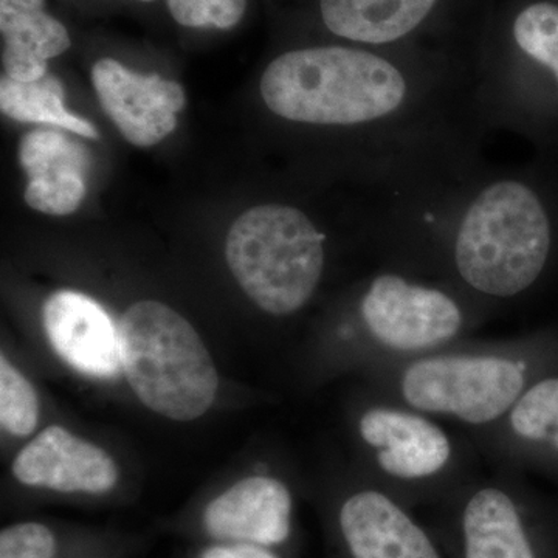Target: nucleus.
Returning a JSON list of instances; mask_svg holds the SVG:
<instances>
[{
    "mask_svg": "<svg viewBox=\"0 0 558 558\" xmlns=\"http://www.w3.org/2000/svg\"><path fill=\"white\" fill-rule=\"evenodd\" d=\"M439 0H319L326 28L359 46H392L428 20Z\"/></svg>",
    "mask_w": 558,
    "mask_h": 558,
    "instance_id": "nucleus-15",
    "label": "nucleus"
},
{
    "mask_svg": "<svg viewBox=\"0 0 558 558\" xmlns=\"http://www.w3.org/2000/svg\"><path fill=\"white\" fill-rule=\"evenodd\" d=\"M178 24L189 28L236 27L247 10V0H167Z\"/></svg>",
    "mask_w": 558,
    "mask_h": 558,
    "instance_id": "nucleus-21",
    "label": "nucleus"
},
{
    "mask_svg": "<svg viewBox=\"0 0 558 558\" xmlns=\"http://www.w3.org/2000/svg\"><path fill=\"white\" fill-rule=\"evenodd\" d=\"M333 524L340 558H446L427 529L377 488L341 499Z\"/></svg>",
    "mask_w": 558,
    "mask_h": 558,
    "instance_id": "nucleus-7",
    "label": "nucleus"
},
{
    "mask_svg": "<svg viewBox=\"0 0 558 558\" xmlns=\"http://www.w3.org/2000/svg\"><path fill=\"white\" fill-rule=\"evenodd\" d=\"M360 317L371 339L398 352H421L457 339L465 315L447 290L380 271L360 300Z\"/></svg>",
    "mask_w": 558,
    "mask_h": 558,
    "instance_id": "nucleus-5",
    "label": "nucleus"
},
{
    "mask_svg": "<svg viewBox=\"0 0 558 558\" xmlns=\"http://www.w3.org/2000/svg\"><path fill=\"white\" fill-rule=\"evenodd\" d=\"M0 558H64V546L49 524L21 521L0 532Z\"/></svg>",
    "mask_w": 558,
    "mask_h": 558,
    "instance_id": "nucleus-20",
    "label": "nucleus"
},
{
    "mask_svg": "<svg viewBox=\"0 0 558 558\" xmlns=\"http://www.w3.org/2000/svg\"><path fill=\"white\" fill-rule=\"evenodd\" d=\"M513 436L539 461L558 469V371L532 381L509 411Z\"/></svg>",
    "mask_w": 558,
    "mask_h": 558,
    "instance_id": "nucleus-17",
    "label": "nucleus"
},
{
    "mask_svg": "<svg viewBox=\"0 0 558 558\" xmlns=\"http://www.w3.org/2000/svg\"><path fill=\"white\" fill-rule=\"evenodd\" d=\"M414 227H442L451 266L484 299L510 300L537 284L553 253L548 209L517 172L480 168L475 150L417 201Z\"/></svg>",
    "mask_w": 558,
    "mask_h": 558,
    "instance_id": "nucleus-1",
    "label": "nucleus"
},
{
    "mask_svg": "<svg viewBox=\"0 0 558 558\" xmlns=\"http://www.w3.org/2000/svg\"><path fill=\"white\" fill-rule=\"evenodd\" d=\"M20 163L27 172L25 202L36 211L69 216L86 196L90 154L75 137L35 130L21 140Z\"/></svg>",
    "mask_w": 558,
    "mask_h": 558,
    "instance_id": "nucleus-13",
    "label": "nucleus"
},
{
    "mask_svg": "<svg viewBox=\"0 0 558 558\" xmlns=\"http://www.w3.org/2000/svg\"><path fill=\"white\" fill-rule=\"evenodd\" d=\"M512 38L521 57L550 73L558 87V5L537 2L521 10Z\"/></svg>",
    "mask_w": 558,
    "mask_h": 558,
    "instance_id": "nucleus-18",
    "label": "nucleus"
},
{
    "mask_svg": "<svg viewBox=\"0 0 558 558\" xmlns=\"http://www.w3.org/2000/svg\"><path fill=\"white\" fill-rule=\"evenodd\" d=\"M92 84L106 116L132 145L149 148L178 128L185 92L175 81L142 75L102 58L92 69Z\"/></svg>",
    "mask_w": 558,
    "mask_h": 558,
    "instance_id": "nucleus-8",
    "label": "nucleus"
},
{
    "mask_svg": "<svg viewBox=\"0 0 558 558\" xmlns=\"http://www.w3.org/2000/svg\"><path fill=\"white\" fill-rule=\"evenodd\" d=\"M138 2H154V0H138Z\"/></svg>",
    "mask_w": 558,
    "mask_h": 558,
    "instance_id": "nucleus-23",
    "label": "nucleus"
},
{
    "mask_svg": "<svg viewBox=\"0 0 558 558\" xmlns=\"http://www.w3.org/2000/svg\"><path fill=\"white\" fill-rule=\"evenodd\" d=\"M43 322L51 348L73 369L97 379L120 373L119 329L90 296L73 290L53 293L44 304Z\"/></svg>",
    "mask_w": 558,
    "mask_h": 558,
    "instance_id": "nucleus-12",
    "label": "nucleus"
},
{
    "mask_svg": "<svg viewBox=\"0 0 558 558\" xmlns=\"http://www.w3.org/2000/svg\"><path fill=\"white\" fill-rule=\"evenodd\" d=\"M359 432L381 472L400 483L432 480L453 454L447 433L413 411L376 407L360 417Z\"/></svg>",
    "mask_w": 558,
    "mask_h": 558,
    "instance_id": "nucleus-11",
    "label": "nucleus"
},
{
    "mask_svg": "<svg viewBox=\"0 0 558 558\" xmlns=\"http://www.w3.org/2000/svg\"><path fill=\"white\" fill-rule=\"evenodd\" d=\"M202 558H279L274 550L253 545L215 546Z\"/></svg>",
    "mask_w": 558,
    "mask_h": 558,
    "instance_id": "nucleus-22",
    "label": "nucleus"
},
{
    "mask_svg": "<svg viewBox=\"0 0 558 558\" xmlns=\"http://www.w3.org/2000/svg\"><path fill=\"white\" fill-rule=\"evenodd\" d=\"M453 524L454 558H556L535 509L499 486L470 494Z\"/></svg>",
    "mask_w": 558,
    "mask_h": 558,
    "instance_id": "nucleus-6",
    "label": "nucleus"
},
{
    "mask_svg": "<svg viewBox=\"0 0 558 558\" xmlns=\"http://www.w3.org/2000/svg\"><path fill=\"white\" fill-rule=\"evenodd\" d=\"M5 76L31 83L47 75V62L70 47L68 28L46 11V0H0Z\"/></svg>",
    "mask_w": 558,
    "mask_h": 558,
    "instance_id": "nucleus-14",
    "label": "nucleus"
},
{
    "mask_svg": "<svg viewBox=\"0 0 558 558\" xmlns=\"http://www.w3.org/2000/svg\"><path fill=\"white\" fill-rule=\"evenodd\" d=\"M119 336L121 371L149 410L180 422L207 413L218 371L189 319L159 301H140L121 317Z\"/></svg>",
    "mask_w": 558,
    "mask_h": 558,
    "instance_id": "nucleus-2",
    "label": "nucleus"
},
{
    "mask_svg": "<svg viewBox=\"0 0 558 558\" xmlns=\"http://www.w3.org/2000/svg\"><path fill=\"white\" fill-rule=\"evenodd\" d=\"M0 109L11 120L21 123L49 124L81 137L98 138V132L89 121L65 109L64 87L51 75L31 83L3 75L0 81Z\"/></svg>",
    "mask_w": 558,
    "mask_h": 558,
    "instance_id": "nucleus-16",
    "label": "nucleus"
},
{
    "mask_svg": "<svg viewBox=\"0 0 558 558\" xmlns=\"http://www.w3.org/2000/svg\"><path fill=\"white\" fill-rule=\"evenodd\" d=\"M558 347L537 344L527 355L447 354L417 360L403 371L400 392L416 411L484 425L509 414L524 389L556 369Z\"/></svg>",
    "mask_w": 558,
    "mask_h": 558,
    "instance_id": "nucleus-4",
    "label": "nucleus"
},
{
    "mask_svg": "<svg viewBox=\"0 0 558 558\" xmlns=\"http://www.w3.org/2000/svg\"><path fill=\"white\" fill-rule=\"evenodd\" d=\"M326 240L304 209L258 205L231 226L227 263L259 310L289 317L317 292L326 266Z\"/></svg>",
    "mask_w": 558,
    "mask_h": 558,
    "instance_id": "nucleus-3",
    "label": "nucleus"
},
{
    "mask_svg": "<svg viewBox=\"0 0 558 558\" xmlns=\"http://www.w3.org/2000/svg\"><path fill=\"white\" fill-rule=\"evenodd\" d=\"M13 475L24 486L60 494H108L120 480L119 468L105 450L60 425L44 429L21 450Z\"/></svg>",
    "mask_w": 558,
    "mask_h": 558,
    "instance_id": "nucleus-10",
    "label": "nucleus"
},
{
    "mask_svg": "<svg viewBox=\"0 0 558 558\" xmlns=\"http://www.w3.org/2000/svg\"><path fill=\"white\" fill-rule=\"evenodd\" d=\"M39 421V400L31 381L11 365L9 359H0V422L3 429L14 436H28Z\"/></svg>",
    "mask_w": 558,
    "mask_h": 558,
    "instance_id": "nucleus-19",
    "label": "nucleus"
},
{
    "mask_svg": "<svg viewBox=\"0 0 558 558\" xmlns=\"http://www.w3.org/2000/svg\"><path fill=\"white\" fill-rule=\"evenodd\" d=\"M201 526L216 542L274 549L292 535V494L277 478L250 476L209 499Z\"/></svg>",
    "mask_w": 558,
    "mask_h": 558,
    "instance_id": "nucleus-9",
    "label": "nucleus"
}]
</instances>
